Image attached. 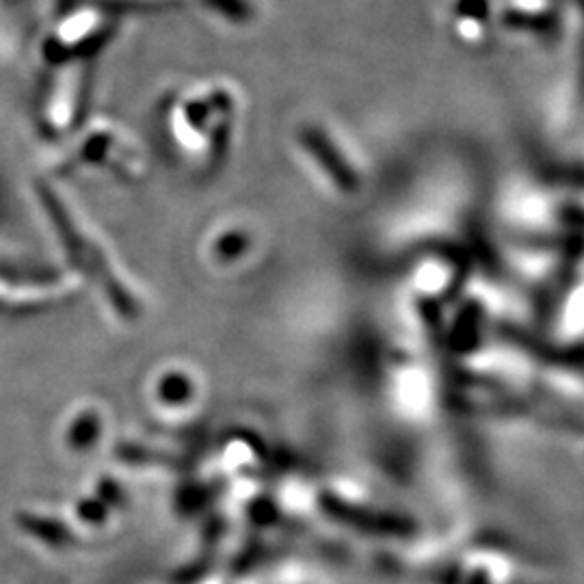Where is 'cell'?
<instances>
[{"label": "cell", "mask_w": 584, "mask_h": 584, "mask_svg": "<svg viewBox=\"0 0 584 584\" xmlns=\"http://www.w3.org/2000/svg\"><path fill=\"white\" fill-rule=\"evenodd\" d=\"M210 20L238 24L249 16V0H193Z\"/></svg>", "instance_id": "2"}, {"label": "cell", "mask_w": 584, "mask_h": 584, "mask_svg": "<svg viewBox=\"0 0 584 584\" xmlns=\"http://www.w3.org/2000/svg\"><path fill=\"white\" fill-rule=\"evenodd\" d=\"M122 13L104 3L70 7L59 16L50 33L42 39V61L50 68L68 63L98 61L100 52L113 42Z\"/></svg>", "instance_id": "1"}]
</instances>
